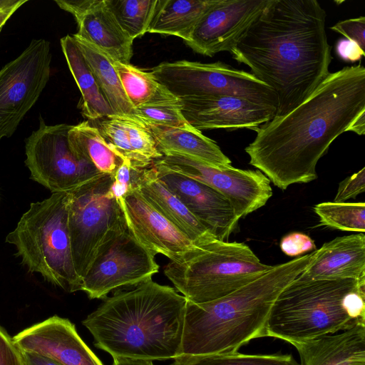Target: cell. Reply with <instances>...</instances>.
<instances>
[{
	"label": "cell",
	"mask_w": 365,
	"mask_h": 365,
	"mask_svg": "<svg viewBox=\"0 0 365 365\" xmlns=\"http://www.w3.org/2000/svg\"><path fill=\"white\" fill-rule=\"evenodd\" d=\"M22 351L50 358L61 365H103L68 319L51 317L22 330L13 338Z\"/></svg>",
	"instance_id": "obj_17"
},
{
	"label": "cell",
	"mask_w": 365,
	"mask_h": 365,
	"mask_svg": "<svg viewBox=\"0 0 365 365\" xmlns=\"http://www.w3.org/2000/svg\"><path fill=\"white\" fill-rule=\"evenodd\" d=\"M71 127L47 125L40 117L38 128L25 141L31 178L52 193L71 190L103 175L73 153L68 139Z\"/></svg>",
	"instance_id": "obj_10"
},
{
	"label": "cell",
	"mask_w": 365,
	"mask_h": 365,
	"mask_svg": "<svg viewBox=\"0 0 365 365\" xmlns=\"http://www.w3.org/2000/svg\"><path fill=\"white\" fill-rule=\"evenodd\" d=\"M151 165L217 190L230 201L239 220L263 207L272 195L269 180L259 170H242L231 165L215 167L176 155H163Z\"/></svg>",
	"instance_id": "obj_12"
},
{
	"label": "cell",
	"mask_w": 365,
	"mask_h": 365,
	"mask_svg": "<svg viewBox=\"0 0 365 365\" xmlns=\"http://www.w3.org/2000/svg\"><path fill=\"white\" fill-rule=\"evenodd\" d=\"M135 188L195 245H199L215 238L159 179L151 165L138 170Z\"/></svg>",
	"instance_id": "obj_20"
},
{
	"label": "cell",
	"mask_w": 365,
	"mask_h": 365,
	"mask_svg": "<svg viewBox=\"0 0 365 365\" xmlns=\"http://www.w3.org/2000/svg\"><path fill=\"white\" fill-rule=\"evenodd\" d=\"M314 253L274 265L222 298L200 304L187 300L181 346L174 365L194 356L238 351L251 340L266 336L274 301L306 268Z\"/></svg>",
	"instance_id": "obj_4"
},
{
	"label": "cell",
	"mask_w": 365,
	"mask_h": 365,
	"mask_svg": "<svg viewBox=\"0 0 365 365\" xmlns=\"http://www.w3.org/2000/svg\"><path fill=\"white\" fill-rule=\"evenodd\" d=\"M60 43L68 68L81 93L78 106L83 115L90 120H98L115 115L73 36H63Z\"/></svg>",
	"instance_id": "obj_24"
},
{
	"label": "cell",
	"mask_w": 365,
	"mask_h": 365,
	"mask_svg": "<svg viewBox=\"0 0 365 365\" xmlns=\"http://www.w3.org/2000/svg\"><path fill=\"white\" fill-rule=\"evenodd\" d=\"M150 72L178 98L230 96L269 106L277 111V98L270 87L251 73L222 62H163Z\"/></svg>",
	"instance_id": "obj_9"
},
{
	"label": "cell",
	"mask_w": 365,
	"mask_h": 365,
	"mask_svg": "<svg viewBox=\"0 0 365 365\" xmlns=\"http://www.w3.org/2000/svg\"><path fill=\"white\" fill-rule=\"evenodd\" d=\"M186 298L152 279L106 297L82 324L113 358L174 359L182 341Z\"/></svg>",
	"instance_id": "obj_3"
},
{
	"label": "cell",
	"mask_w": 365,
	"mask_h": 365,
	"mask_svg": "<svg viewBox=\"0 0 365 365\" xmlns=\"http://www.w3.org/2000/svg\"><path fill=\"white\" fill-rule=\"evenodd\" d=\"M348 131H353L358 135H363L365 132V111L361 113L351 124Z\"/></svg>",
	"instance_id": "obj_43"
},
{
	"label": "cell",
	"mask_w": 365,
	"mask_h": 365,
	"mask_svg": "<svg viewBox=\"0 0 365 365\" xmlns=\"http://www.w3.org/2000/svg\"><path fill=\"white\" fill-rule=\"evenodd\" d=\"M72 36L115 114L133 118L134 108L124 92L112 58L76 34Z\"/></svg>",
	"instance_id": "obj_27"
},
{
	"label": "cell",
	"mask_w": 365,
	"mask_h": 365,
	"mask_svg": "<svg viewBox=\"0 0 365 365\" xmlns=\"http://www.w3.org/2000/svg\"><path fill=\"white\" fill-rule=\"evenodd\" d=\"M263 264L248 245L213 238L197 245L179 262H170L164 274L190 302L225 297L272 268Z\"/></svg>",
	"instance_id": "obj_7"
},
{
	"label": "cell",
	"mask_w": 365,
	"mask_h": 365,
	"mask_svg": "<svg viewBox=\"0 0 365 365\" xmlns=\"http://www.w3.org/2000/svg\"><path fill=\"white\" fill-rule=\"evenodd\" d=\"M364 191L365 168H363L339 183L334 202H345L349 199L355 198Z\"/></svg>",
	"instance_id": "obj_38"
},
{
	"label": "cell",
	"mask_w": 365,
	"mask_h": 365,
	"mask_svg": "<svg viewBox=\"0 0 365 365\" xmlns=\"http://www.w3.org/2000/svg\"><path fill=\"white\" fill-rule=\"evenodd\" d=\"M181 365H299L292 354H247L238 351L191 357Z\"/></svg>",
	"instance_id": "obj_31"
},
{
	"label": "cell",
	"mask_w": 365,
	"mask_h": 365,
	"mask_svg": "<svg viewBox=\"0 0 365 365\" xmlns=\"http://www.w3.org/2000/svg\"><path fill=\"white\" fill-rule=\"evenodd\" d=\"M6 242L14 245L16 256L29 272L66 292L81 290L71 250L67 191L31 203Z\"/></svg>",
	"instance_id": "obj_6"
},
{
	"label": "cell",
	"mask_w": 365,
	"mask_h": 365,
	"mask_svg": "<svg viewBox=\"0 0 365 365\" xmlns=\"http://www.w3.org/2000/svg\"><path fill=\"white\" fill-rule=\"evenodd\" d=\"M112 63L124 92L134 108L179 101L150 71H144L130 63H123L113 59Z\"/></svg>",
	"instance_id": "obj_28"
},
{
	"label": "cell",
	"mask_w": 365,
	"mask_h": 365,
	"mask_svg": "<svg viewBox=\"0 0 365 365\" xmlns=\"http://www.w3.org/2000/svg\"><path fill=\"white\" fill-rule=\"evenodd\" d=\"M310 280L359 279L365 277V235L358 233L324 243L299 274Z\"/></svg>",
	"instance_id": "obj_19"
},
{
	"label": "cell",
	"mask_w": 365,
	"mask_h": 365,
	"mask_svg": "<svg viewBox=\"0 0 365 365\" xmlns=\"http://www.w3.org/2000/svg\"><path fill=\"white\" fill-rule=\"evenodd\" d=\"M282 251L287 256L298 257L309 251L315 250L314 242L302 232H292L283 237L280 242Z\"/></svg>",
	"instance_id": "obj_36"
},
{
	"label": "cell",
	"mask_w": 365,
	"mask_h": 365,
	"mask_svg": "<svg viewBox=\"0 0 365 365\" xmlns=\"http://www.w3.org/2000/svg\"><path fill=\"white\" fill-rule=\"evenodd\" d=\"M111 182L103 175L67 191L72 255L81 281L101 250L128 230L120 205L107 195Z\"/></svg>",
	"instance_id": "obj_8"
},
{
	"label": "cell",
	"mask_w": 365,
	"mask_h": 365,
	"mask_svg": "<svg viewBox=\"0 0 365 365\" xmlns=\"http://www.w3.org/2000/svg\"><path fill=\"white\" fill-rule=\"evenodd\" d=\"M68 139L73 153L101 174L112 176L123 161L106 142L98 128L88 120L71 125Z\"/></svg>",
	"instance_id": "obj_26"
},
{
	"label": "cell",
	"mask_w": 365,
	"mask_h": 365,
	"mask_svg": "<svg viewBox=\"0 0 365 365\" xmlns=\"http://www.w3.org/2000/svg\"><path fill=\"white\" fill-rule=\"evenodd\" d=\"M138 168H134L130 163L123 160L115 173L112 175V182L107 195L119 201L135 188V180Z\"/></svg>",
	"instance_id": "obj_35"
},
{
	"label": "cell",
	"mask_w": 365,
	"mask_h": 365,
	"mask_svg": "<svg viewBox=\"0 0 365 365\" xmlns=\"http://www.w3.org/2000/svg\"><path fill=\"white\" fill-rule=\"evenodd\" d=\"M153 167L159 179L215 238L225 241L235 232L239 219L224 195L192 178Z\"/></svg>",
	"instance_id": "obj_18"
},
{
	"label": "cell",
	"mask_w": 365,
	"mask_h": 365,
	"mask_svg": "<svg viewBox=\"0 0 365 365\" xmlns=\"http://www.w3.org/2000/svg\"><path fill=\"white\" fill-rule=\"evenodd\" d=\"M326 16L317 0H269L230 49L274 91V117L294 109L329 75Z\"/></svg>",
	"instance_id": "obj_2"
},
{
	"label": "cell",
	"mask_w": 365,
	"mask_h": 365,
	"mask_svg": "<svg viewBox=\"0 0 365 365\" xmlns=\"http://www.w3.org/2000/svg\"><path fill=\"white\" fill-rule=\"evenodd\" d=\"M269 0H218L196 24L185 43L208 56L229 51Z\"/></svg>",
	"instance_id": "obj_14"
},
{
	"label": "cell",
	"mask_w": 365,
	"mask_h": 365,
	"mask_svg": "<svg viewBox=\"0 0 365 365\" xmlns=\"http://www.w3.org/2000/svg\"><path fill=\"white\" fill-rule=\"evenodd\" d=\"M181 112L196 130L248 128L255 130L271 120L276 109L230 96H205L179 98Z\"/></svg>",
	"instance_id": "obj_16"
},
{
	"label": "cell",
	"mask_w": 365,
	"mask_h": 365,
	"mask_svg": "<svg viewBox=\"0 0 365 365\" xmlns=\"http://www.w3.org/2000/svg\"><path fill=\"white\" fill-rule=\"evenodd\" d=\"M133 118L146 125L192 128L182 114L180 99L176 102L150 104L135 108Z\"/></svg>",
	"instance_id": "obj_33"
},
{
	"label": "cell",
	"mask_w": 365,
	"mask_h": 365,
	"mask_svg": "<svg viewBox=\"0 0 365 365\" xmlns=\"http://www.w3.org/2000/svg\"><path fill=\"white\" fill-rule=\"evenodd\" d=\"M115 19L132 39L147 33L157 0H104Z\"/></svg>",
	"instance_id": "obj_29"
},
{
	"label": "cell",
	"mask_w": 365,
	"mask_h": 365,
	"mask_svg": "<svg viewBox=\"0 0 365 365\" xmlns=\"http://www.w3.org/2000/svg\"><path fill=\"white\" fill-rule=\"evenodd\" d=\"M51 52L46 39H33L0 69V140L11 137L38 100L51 76Z\"/></svg>",
	"instance_id": "obj_11"
},
{
	"label": "cell",
	"mask_w": 365,
	"mask_h": 365,
	"mask_svg": "<svg viewBox=\"0 0 365 365\" xmlns=\"http://www.w3.org/2000/svg\"><path fill=\"white\" fill-rule=\"evenodd\" d=\"M159 271L155 255L125 230L98 253L81 281L90 299H105L113 290L138 286Z\"/></svg>",
	"instance_id": "obj_13"
},
{
	"label": "cell",
	"mask_w": 365,
	"mask_h": 365,
	"mask_svg": "<svg viewBox=\"0 0 365 365\" xmlns=\"http://www.w3.org/2000/svg\"><path fill=\"white\" fill-rule=\"evenodd\" d=\"M97 127L106 142L134 168H145L150 166L138 157L132 149L124 122L123 116L110 115L98 120Z\"/></svg>",
	"instance_id": "obj_32"
},
{
	"label": "cell",
	"mask_w": 365,
	"mask_h": 365,
	"mask_svg": "<svg viewBox=\"0 0 365 365\" xmlns=\"http://www.w3.org/2000/svg\"><path fill=\"white\" fill-rule=\"evenodd\" d=\"M78 36L92 44L113 61L130 63L133 56L132 39L119 26L104 0L75 19Z\"/></svg>",
	"instance_id": "obj_22"
},
{
	"label": "cell",
	"mask_w": 365,
	"mask_h": 365,
	"mask_svg": "<svg viewBox=\"0 0 365 365\" xmlns=\"http://www.w3.org/2000/svg\"><path fill=\"white\" fill-rule=\"evenodd\" d=\"M0 365H24L21 351L1 325Z\"/></svg>",
	"instance_id": "obj_39"
},
{
	"label": "cell",
	"mask_w": 365,
	"mask_h": 365,
	"mask_svg": "<svg viewBox=\"0 0 365 365\" xmlns=\"http://www.w3.org/2000/svg\"><path fill=\"white\" fill-rule=\"evenodd\" d=\"M147 126L163 156H184L215 167L231 165V160L223 153L216 142L194 128L182 129Z\"/></svg>",
	"instance_id": "obj_23"
},
{
	"label": "cell",
	"mask_w": 365,
	"mask_h": 365,
	"mask_svg": "<svg viewBox=\"0 0 365 365\" xmlns=\"http://www.w3.org/2000/svg\"><path fill=\"white\" fill-rule=\"evenodd\" d=\"M218 0H157L147 33L175 36L186 41L202 16Z\"/></svg>",
	"instance_id": "obj_25"
},
{
	"label": "cell",
	"mask_w": 365,
	"mask_h": 365,
	"mask_svg": "<svg viewBox=\"0 0 365 365\" xmlns=\"http://www.w3.org/2000/svg\"><path fill=\"white\" fill-rule=\"evenodd\" d=\"M345 38L356 42L362 50L365 46V17L360 16L341 21L330 28Z\"/></svg>",
	"instance_id": "obj_37"
},
{
	"label": "cell",
	"mask_w": 365,
	"mask_h": 365,
	"mask_svg": "<svg viewBox=\"0 0 365 365\" xmlns=\"http://www.w3.org/2000/svg\"><path fill=\"white\" fill-rule=\"evenodd\" d=\"M336 51L341 59L349 62L359 61L364 56V50L356 42L346 38H341L336 42Z\"/></svg>",
	"instance_id": "obj_40"
},
{
	"label": "cell",
	"mask_w": 365,
	"mask_h": 365,
	"mask_svg": "<svg viewBox=\"0 0 365 365\" xmlns=\"http://www.w3.org/2000/svg\"><path fill=\"white\" fill-rule=\"evenodd\" d=\"M28 0H0V34L13 14Z\"/></svg>",
	"instance_id": "obj_41"
},
{
	"label": "cell",
	"mask_w": 365,
	"mask_h": 365,
	"mask_svg": "<svg viewBox=\"0 0 365 365\" xmlns=\"http://www.w3.org/2000/svg\"><path fill=\"white\" fill-rule=\"evenodd\" d=\"M364 111V67L330 73L294 109L255 130V138L245 149L249 163L283 190L313 181L319 159Z\"/></svg>",
	"instance_id": "obj_1"
},
{
	"label": "cell",
	"mask_w": 365,
	"mask_h": 365,
	"mask_svg": "<svg viewBox=\"0 0 365 365\" xmlns=\"http://www.w3.org/2000/svg\"><path fill=\"white\" fill-rule=\"evenodd\" d=\"M365 277L310 280L298 275L274 301L266 336L299 344L365 324Z\"/></svg>",
	"instance_id": "obj_5"
},
{
	"label": "cell",
	"mask_w": 365,
	"mask_h": 365,
	"mask_svg": "<svg viewBox=\"0 0 365 365\" xmlns=\"http://www.w3.org/2000/svg\"><path fill=\"white\" fill-rule=\"evenodd\" d=\"M320 225L334 229L364 233L365 231V203L325 202L314 207Z\"/></svg>",
	"instance_id": "obj_30"
},
{
	"label": "cell",
	"mask_w": 365,
	"mask_h": 365,
	"mask_svg": "<svg viewBox=\"0 0 365 365\" xmlns=\"http://www.w3.org/2000/svg\"><path fill=\"white\" fill-rule=\"evenodd\" d=\"M130 146L135 154L148 165L163 157L147 125L137 119L123 116Z\"/></svg>",
	"instance_id": "obj_34"
},
{
	"label": "cell",
	"mask_w": 365,
	"mask_h": 365,
	"mask_svg": "<svg viewBox=\"0 0 365 365\" xmlns=\"http://www.w3.org/2000/svg\"><path fill=\"white\" fill-rule=\"evenodd\" d=\"M293 346L299 365H365V324Z\"/></svg>",
	"instance_id": "obj_21"
},
{
	"label": "cell",
	"mask_w": 365,
	"mask_h": 365,
	"mask_svg": "<svg viewBox=\"0 0 365 365\" xmlns=\"http://www.w3.org/2000/svg\"><path fill=\"white\" fill-rule=\"evenodd\" d=\"M113 365H154L153 361L128 358H113Z\"/></svg>",
	"instance_id": "obj_44"
},
{
	"label": "cell",
	"mask_w": 365,
	"mask_h": 365,
	"mask_svg": "<svg viewBox=\"0 0 365 365\" xmlns=\"http://www.w3.org/2000/svg\"><path fill=\"white\" fill-rule=\"evenodd\" d=\"M21 354L24 365H61L50 358L35 353L21 351Z\"/></svg>",
	"instance_id": "obj_42"
},
{
	"label": "cell",
	"mask_w": 365,
	"mask_h": 365,
	"mask_svg": "<svg viewBox=\"0 0 365 365\" xmlns=\"http://www.w3.org/2000/svg\"><path fill=\"white\" fill-rule=\"evenodd\" d=\"M117 202L128 232L155 255L161 254L170 262H179L197 246L155 210L136 188Z\"/></svg>",
	"instance_id": "obj_15"
}]
</instances>
